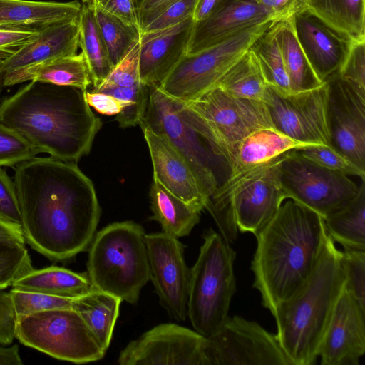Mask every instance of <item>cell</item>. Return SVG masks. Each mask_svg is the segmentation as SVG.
<instances>
[{"label":"cell","instance_id":"obj_1","mask_svg":"<svg viewBox=\"0 0 365 365\" xmlns=\"http://www.w3.org/2000/svg\"><path fill=\"white\" fill-rule=\"evenodd\" d=\"M25 242L46 258L71 259L92 242L101 208L92 181L75 163L34 158L15 166Z\"/></svg>","mask_w":365,"mask_h":365},{"label":"cell","instance_id":"obj_2","mask_svg":"<svg viewBox=\"0 0 365 365\" xmlns=\"http://www.w3.org/2000/svg\"><path fill=\"white\" fill-rule=\"evenodd\" d=\"M86 91L71 86L29 81L0 103V123L41 153L76 163L91 150L102 123Z\"/></svg>","mask_w":365,"mask_h":365},{"label":"cell","instance_id":"obj_3","mask_svg":"<svg viewBox=\"0 0 365 365\" xmlns=\"http://www.w3.org/2000/svg\"><path fill=\"white\" fill-rule=\"evenodd\" d=\"M257 234L253 287L273 315L313 271L327 235L324 219L291 199Z\"/></svg>","mask_w":365,"mask_h":365},{"label":"cell","instance_id":"obj_4","mask_svg":"<svg viewBox=\"0 0 365 365\" xmlns=\"http://www.w3.org/2000/svg\"><path fill=\"white\" fill-rule=\"evenodd\" d=\"M345 284L342 251L327 233L307 279L277 308V339L290 365H312Z\"/></svg>","mask_w":365,"mask_h":365},{"label":"cell","instance_id":"obj_5","mask_svg":"<svg viewBox=\"0 0 365 365\" xmlns=\"http://www.w3.org/2000/svg\"><path fill=\"white\" fill-rule=\"evenodd\" d=\"M139 125L165 137L182 155L207 204L229 178L230 168L202 117L185 102L151 85L148 86L147 103Z\"/></svg>","mask_w":365,"mask_h":365},{"label":"cell","instance_id":"obj_6","mask_svg":"<svg viewBox=\"0 0 365 365\" xmlns=\"http://www.w3.org/2000/svg\"><path fill=\"white\" fill-rule=\"evenodd\" d=\"M282 155L230 175L207 204L205 209L230 244L238 231L257 234L287 200L279 173Z\"/></svg>","mask_w":365,"mask_h":365},{"label":"cell","instance_id":"obj_7","mask_svg":"<svg viewBox=\"0 0 365 365\" xmlns=\"http://www.w3.org/2000/svg\"><path fill=\"white\" fill-rule=\"evenodd\" d=\"M143 227L133 221L110 224L90 244L87 274L91 289L136 304L150 280V267Z\"/></svg>","mask_w":365,"mask_h":365},{"label":"cell","instance_id":"obj_8","mask_svg":"<svg viewBox=\"0 0 365 365\" xmlns=\"http://www.w3.org/2000/svg\"><path fill=\"white\" fill-rule=\"evenodd\" d=\"M196 262L190 269L187 317L197 332L210 337L228 317L236 291L235 250L224 237L209 229Z\"/></svg>","mask_w":365,"mask_h":365},{"label":"cell","instance_id":"obj_9","mask_svg":"<svg viewBox=\"0 0 365 365\" xmlns=\"http://www.w3.org/2000/svg\"><path fill=\"white\" fill-rule=\"evenodd\" d=\"M16 339L58 360L85 364L101 360L106 350L73 308L18 317Z\"/></svg>","mask_w":365,"mask_h":365},{"label":"cell","instance_id":"obj_10","mask_svg":"<svg viewBox=\"0 0 365 365\" xmlns=\"http://www.w3.org/2000/svg\"><path fill=\"white\" fill-rule=\"evenodd\" d=\"M272 23L253 26L196 53L185 54L159 88L184 102L214 88Z\"/></svg>","mask_w":365,"mask_h":365},{"label":"cell","instance_id":"obj_11","mask_svg":"<svg viewBox=\"0 0 365 365\" xmlns=\"http://www.w3.org/2000/svg\"><path fill=\"white\" fill-rule=\"evenodd\" d=\"M279 173L287 200L301 203L323 219L345 207L359 190L349 176L320 166L295 149L282 155Z\"/></svg>","mask_w":365,"mask_h":365},{"label":"cell","instance_id":"obj_12","mask_svg":"<svg viewBox=\"0 0 365 365\" xmlns=\"http://www.w3.org/2000/svg\"><path fill=\"white\" fill-rule=\"evenodd\" d=\"M185 103L207 124L230 168L239 145L247 135L258 129L273 128L262 101L238 98L217 86Z\"/></svg>","mask_w":365,"mask_h":365},{"label":"cell","instance_id":"obj_13","mask_svg":"<svg viewBox=\"0 0 365 365\" xmlns=\"http://www.w3.org/2000/svg\"><path fill=\"white\" fill-rule=\"evenodd\" d=\"M262 102L277 130L299 142L330 147L326 81L302 91L286 92L267 85Z\"/></svg>","mask_w":365,"mask_h":365},{"label":"cell","instance_id":"obj_14","mask_svg":"<svg viewBox=\"0 0 365 365\" xmlns=\"http://www.w3.org/2000/svg\"><path fill=\"white\" fill-rule=\"evenodd\" d=\"M207 339L210 365H290L276 334L240 316H228Z\"/></svg>","mask_w":365,"mask_h":365},{"label":"cell","instance_id":"obj_15","mask_svg":"<svg viewBox=\"0 0 365 365\" xmlns=\"http://www.w3.org/2000/svg\"><path fill=\"white\" fill-rule=\"evenodd\" d=\"M207 339L173 323L155 326L120 353V365H210Z\"/></svg>","mask_w":365,"mask_h":365},{"label":"cell","instance_id":"obj_16","mask_svg":"<svg viewBox=\"0 0 365 365\" xmlns=\"http://www.w3.org/2000/svg\"><path fill=\"white\" fill-rule=\"evenodd\" d=\"M150 280L168 314L178 322L187 317L190 269L178 238L163 232L145 235Z\"/></svg>","mask_w":365,"mask_h":365},{"label":"cell","instance_id":"obj_17","mask_svg":"<svg viewBox=\"0 0 365 365\" xmlns=\"http://www.w3.org/2000/svg\"><path fill=\"white\" fill-rule=\"evenodd\" d=\"M325 81L330 148L365 171V96L336 73Z\"/></svg>","mask_w":365,"mask_h":365},{"label":"cell","instance_id":"obj_18","mask_svg":"<svg viewBox=\"0 0 365 365\" xmlns=\"http://www.w3.org/2000/svg\"><path fill=\"white\" fill-rule=\"evenodd\" d=\"M365 352V309L345 284L322 338V365H358Z\"/></svg>","mask_w":365,"mask_h":365},{"label":"cell","instance_id":"obj_19","mask_svg":"<svg viewBox=\"0 0 365 365\" xmlns=\"http://www.w3.org/2000/svg\"><path fill=\"white\" fill-rule=\"evenodd\" d=\"M297 39L318 78L324 82L345 61L353 40L331 28L307 10L292 16Z\"/></svg>","mask_w":365,"mask_h":365},{"label":"cell","instance_id":"obj_20","mask_svg":"<svg viewBox=\"0 0 365 365\" xmlns=\"http://www.w3.org/2000/svg\"><path fill=\"white\" fill-rule=\"evenodd\" d=\"M193 24L190 16L173 26L140 33L138 66L142 83H162L186 54Z\"/></svg>","mask_w":365,"mask_h":365},{"label":"cell","instance_id":"obj_21","mask_svg":"<svg viewBox=\"0 0 365 365\" xmlns=\"http://www.w3.org/2000/svg\"><path fill=\"white\" fill-rule=\"evenodd\" d=\"M274 21L272 14L254 0H224L209 17L194 22L186 54L196 53L253 26Z\"/></svg>","mask_w":365,"mask_h":365},{"label":"cell","instance_id":"obj_22","mask_svg":"<svg viewBox=\"0 0 365 365\" xmlns=\"http://www.w3.org/2000/svg\"><path fill=\"white\" fill-rule=\"evenodd\" d=\"M153 167V177L189 206L202 211L207 200L189 165L163 136L143 128Z\"/></svg>","mask_w":365,"mask_h":365},{"label":"cell","instance_id":"obj_23","mask_svg":"<svg viewBox=\"0 0 365 365\" xmlns=\"http://www.w3.org/2000/svg\"><path fill=\"white\" fill-rule=\"evenodd\" d=\"M78 18L48 26L0 63V74L32 68L61 57L77 54Z\"/></svg>","mask_w":365,"mask_h":365},{"label":"cell","instance_id":"obj_24","mask_svg":"<svg viewBox=\"0 0 365 365\" xmlns=\"http://www.w3.org/2000/svg\"><path fill=\"white\" fill-rule=\"evenodd\" d=\"M81 4L29 0H0V26L47 27L78 18Z\"/></svg>","mask_w":365,"mask_h":365},{"label":"cell","instance_id":"obj_25","mask_svg":"<svg viewBox=\"0 0 365 365\" xmlns=\"http://www.w3.org/2000/svg\"><path fill=\"white\" fill-rule=\"evenodd\" d=\"M2 77L4 87L26 81H39L87 90L92 83L88 65L81 53L56 58Z\"/></svg>","mask_w":365,"mask_h":365},{"label":"cell","instance_id":"obj_26","mask_svg":"<svg viewBox=\"0 0 365 365\" xmlns=\"http://www.w3.org/2000/svg\"><path fill=\"white\" fill-rule=\"evenodd\" d=\"M294 140L274 128L258 129L239 145L230 167V175L267 163L294 149L309 145ZM229 176V177H230Z\"/></svg>","mask_w":365,"mask_h":365},{"label":"cell","instance_id":"obj_27","mask_svg":"<svg viewBox=\"0 0 365 365\" xmlns=\"http://www.w3.org/2000/svg\"><path fill=\"white\" fill-rule=\"evenodd\" d=\"M13 289L49 295L76 298L91 289L87 273H78L64 267L50 266L34 268L16 279Z\"/></svg>","mask_w":365,"mask_h":365},{"label":"cell","instance_id":"obj_28","mask_svg":"<svg viewBox=\"0 0 365 365\" xmlns=\"http://www.w3.org/2000/svg\"><path fill=\"white\" fill-rule=\"evenodd\" d=\"M153 219L162 232L176 238L188 235L199 222L202 211L193 208L165 189L155 178L150 189Z\"/></svg>","mask_w":365,"mask_h":365},{"label":"cell","instance_id":"obj_29","mask_svg":"<svg viewBox=\"0 0 365 365\" xmlns=\"http://www.w3.org/2000/svg\"><path fill=\"white\" fill-rule=\"evenodd\" d=\"M292 16L272 24L292 91L321 86L296 36Z\"/></svg>","mask_w":365,"mask_h":365},{"label":"cell","instance_id":"obj_30","mask_svg":"<svg viewBox=\"0 0 365 365\" xmlns=\"http://www.w3.org/2000/svg\"><path fill=\"white\" fill-rule=\"evenodd\" d=\"M121 302L120 298L95 289L73 300L72 308L80 314L106 350L112 339Z\"/></svg>","mask_w":365,"mask_h":365},{"label":"cell","instance_id":"obj_31","mask_svg":"<svg viewBox=\"0 0 365 365\" xmlns=\"http://www.w3.org/2000/svg\"><path fill=\"white\" fill-rule=\"evenodd\" d=\"M303 9L353 41L365 39L364 0H302Z\"/></svg>","mask_w":365,"mask_h":365},{"label":"cell","instance_id":"obj_32","mask_svg":"<svg viewBox=\"0 0 365 365\" xmlns=\"http://www.w3.org/2000/svg\"><path fill=\"white\" fill-rule=\"evenodd\" d=\"M78 15L79 47L88 65L93 88L100 85L114 68L101 36L91 0H82Z\"/></svg>","mask_w":365,"mask_h":365},{"label":"cell","instance_id":"obj_33","mask_svg":"<svg viewBox=\"0 0 365 365\" xmlns=\"http://www.w3.org/2000/svg\"><path fill=\"white\" fill-rule=\"evenodd\" d=\"M327 233L344 249L365 250V182L345 207L324 219Z\"/></svg>","mask_w":365,"mask_h":365},{"label":"cell","instance_id":"obj_34","mask_svg":"<svg viewBox=\"0 0 365 365\" xmlns=\"http://www.w3.org/2000/svg\"><path fill=\"white\" fill-rule=\"evenodd\" d=\"M267 86L258 62L250 48L216 85L232 96L260 101H262Z\"/></svg>","mask_w":365,"mask_h":365},{"label":"cell","instance_id":"obj_35","mask_svg":"<svg viewBox=\"0 0 365 365\" xmlns=\"http://www.w3.org/2000/svg\"><path fill=\"white\" fill-rule=\"evenodd\" d=\"M91 1L110 62L115 67L139 43V28L126 24Z\"/></svg>","mask_w":365,"mask_h":365},{"label":"cell","instance_id":"obj_36","mask_svg":"<svg viewBox=\"0 0 365 365\" xmlns=\"http://www.w3.org/2000/svg\"><path fill=\"white\" fill-rule=\"evenodd\" d=\"M267 85L292 91L272 24L250 47Z\"/></svg>","mask_w":365,"mask_h":365},{"label":"cell","instance_id":"obj_37","mask_svg":"<svg viewBox=\"0 0 365 365\" xmlns=\"http://www.w3.org/2000/svg\"><path fill=\"white\" fill-rule=\"evenodd\" d=\"M93 91L110 95L127 103V106L116 115V120L125 128L139 124L144 113L148 96V86L142 83L131 87L100 84Z\"/></svg>","mask_w":365,"mask_h":365},{"label":"cell","instance_id":"obj_38","mask_svg":"<svg viewBox=\"0 0 365 365\" xmlns=\"http://www.w3.org/2000/svg\"><path fill=\"white\" fill-rule=\"evenodd\" d=\"M33 269L25 245L0 240V289H6L21 276Z\"/></svg>","mask_w":365,"mask_h":365},{"label":"cell","instance_id":"obj_39","mask_svg":"<svg viewBox=\"0 0 365 365\" xmlns=\"http://www.w3.org/2000/svg\"><path fill=\"white\" fill-rule=\"evenodd\" d=\"M9 292L17 317L45 310L72 308L75 299L13 288Z\"/></svg>","mask_w":365,"mask_h":365},{"label":"cell","instance_id":"obj_40","mask_svg":"<svg viewBox=\"0 0 365 365\" xmlns=\"http://www.w3.org/2000/svg\"><path fill=\"white\" fill-rule=\"evenodd\" d=\"M295 150L304 158L327 169L339 172L348 176L365 178V171L331 148L324 145H309Z\"/></svg>","mask_w":365,"mask_h":365},{"label":"cell","instance_id":"obj_41","mask_svg":"<svg viewBox=\"0 0 365 365\" xmlns=\"http://www.w3.org/2000/svg\"><path fill=\"white\" fill-rule=\"evenodd\" d=\"M41 152L15 131L0 123V167H13Z\"/></svg>","mask_w":365,"mask_h":365},{"label":"cell","instance_id":"obj_42","mask_svg":"<svg viewBox=\"0 0 365 365\" xmlns=\"http://www.w3.org/2000/svg\"><path fill=\"white\" fill-rule=\"evenodd\" d=\"M345 287L365 309V250L344 249Z\"/></svg>","mask_w":365,"mask_h":365},{"label":"cell","instance_id":"obj_43","mask_svg":"<svg viewBox=\"0 0 365 365\" xmlns=\"http://www.w3.org/2000/svg\"><path fill=\"white\" fill-rule=\"evenodd\" d=\"M337 75L365 96V39L354 41Z\"/></svg>","mask_w":365,"mask_h":365},{"label":"cell","instance_id":"obj_44","mask_svg":"<svg viewBox=\"0 0 365 365\" xmlns=\"http://www.w3.org/2000/svg\"><path fill=\"white\" fill-rule=\"evenodd\" d=\"M138 56L139 43L113 68L108 77L101 84L131 87L141 83Z\"/></svg>","mask_w":365,"mask_h":365},{"label":"cell","instance_id":"obj_45","mask_svg":"<svg viewBox=\"0 0 365 365\" xmlns=\"http://www.w3.org/2000/svg\"><path fill=\"white\" fill-rule=\"evenodd\" d=\"M0 219L21 225V213L14 180L0 167Z\"/></svg>","mask_w":365,"mask_h":365},{"label":"cell","instance_id":"obj_46","mask_svg":"<svg viewBox=\"0 0 365 365\" xmlns=\"http://www.w3.org/2000/svg\"><path fill=\"white\" fill-rule=\"evenodd\" d=\"M197 0H175L140 33L155 31L176 24L192 16Z\"/></svg>","mask_w":365,"mask_h":365},{"label":"cell","instance_id":"obj_47","mask_svg":"<svg viewBox=\"0 0 365 365\" xmlns=\"http://www.w3.org/2000/svg\"><path fill=\"white\" fill-rule=\"evenodd\" d=\"M47 27L0 26V52L9 58Z\"/></svg>","mask_w":365,"mask_h":365},{"label":"cell","instance_id":"obj_48","mask_svg":"<svg viewBox=\"0 0 365 365\" xmlns=\"http://www.w3.org/2000/svg\"><path fill=\"white\" fill-rule=\"evenodd\" d=\"M0 289V345L11 344L16 338L17 315L10 292Z\"/></svg>","mask_w":365,"mask_h":365},{"label":"cell","instance_id":"obj_49","mask_svg":"<svg viewBox=\"0 0 365 365\" xmlns=\"http://www.w3.org/2000/svg\"><path fill=\"white\" fill-rule=\"evenodd\" d=\"M175 0H133L140 32Z\"/></svg>","mask_w":365,"mask_h":365},{"label":"cell","instance_id":"obj_50","mask_svg":"<svg viewBox=\"0 0 365 365\" xmlns=\"http://www.w3.org/2000/svg\"><path fill=\"white\" fill-rule=\"evenodd\" d=\"M86 99L90 107L104 115H117L127 106V103L123 101L93 90H86Z\"/></svg>","mask_w":365,"mask_h":365},{"label":"cell","instance_id":"obj_51","mask_svg":"<svg viewBox=\"0 0 365 365\" xmlns=\"http://www.w3.org/2000/svg\"><path fill=\"white\" fill-rule=\"evenodd\" d=\"M92 1L97 3L107 12L115 16L126 24L138 27L133 0Z\"/></svg>","mask_w":365,"mask_h":365},{"label":"cell","instance_id":"obj_52","mask_svg":"<svg viewBox=\"0 0 365 365\" xmlns=\"http://www.w3.org/2000/svg\"><path fill=\"white\" fill-rule=\"evenodd\" d=\"M267 9L274 16V21L292 17L298 10L303 9L302 0H254Z\"/></svg>","mask_w":365,"mask_h":365},{"label":"cell","instance_id":"obj_53","mask_svg":"<svg viewBox=\"0 0 365 365\" xmlns=\"http://www.w3.org/2000/svg\"><path fill=\"white\" fill-rule=\"evenodd\" d=\"M0 240L14 241L25 245L21 226L0 219Z\"/></svg>","mask_w":365,"mask_h":365},{"label":"cell","instance_id":"obj_54","mask_svg":"<svg viewBox=\"0 0 365 365\" xmlns=\"http://www.w3.org/2000/svg\"><path fill=\"white\" fill-rule=\"evenodd\" d=\"M224 0H197L192 19L194 22L201 21L209 17Z\"/></svg>","mask_w":365,"mask_h":365},{"label":"cell","instance_id":"obj_55","mask_svg":"<svg viewBox=\"0 0 365 365\" xmlns=\"http://www.w3.org/2000/svg\"><path fill=\"white\" fill-rule=\"evenodd\" d=\"M23 361L19 354V346L14 344L9 347L0 346V365H21Z\"/></svg>","mask_w":365,"mask_h":365},{"label":"cell","instance_id":"obj_56","mask_svg":"<svg viewBox=\"0 0 365 365\" xmlns=\"http://www.w3.org/2000/svg\"><path fill=\"white\" fill-rule=\"evenodd\" d=\"M4 87L3 77L1 74H0V103L1 102V93L3 91V88Z\"/></svg>","mask_w":365,"mask_h":365}]
</instances>
